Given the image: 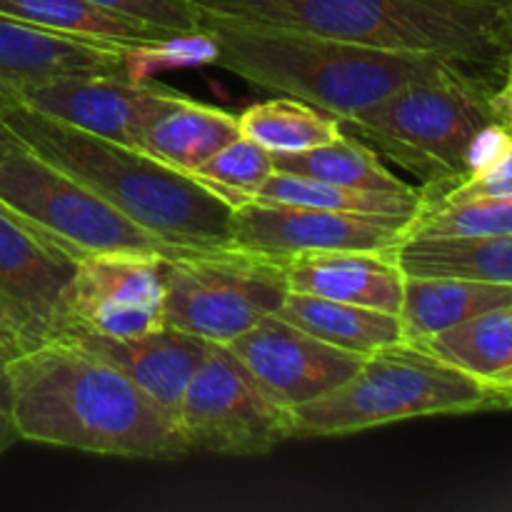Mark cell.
<instances>
[{
	"mask_svg": "<svg viewBox=\"0 0 512 512\" xmlns=\"http://www.w3.org/2000/svg\"><path fill=\"white\" fill-rule=\"evenodd\" d=\"M415 345L475 378L493 380L512 368V308L470 318Z\"/></svg>",
	"mask_w": 512,
	"mask_h": 512,
	"instance_id": "cell-26",
	"label": "cell"
},
{
	"mask_svg": "<svg viewBox=\"0 0 512 512\" xmlns=\"http://www.w3.org/2000/svg\"><path fill=\"white\" fill-rule=\"evenodd\" d=\"M288 290L318 295L338 303L400 313L405 273L385 250H338L298 255L283 263Z\"/></svg>",
	"mask_w": 512,
	"mask_h": 512,
	"instance_id": "cell-17",
	"label": "cell"
},
{
	"mask_svg": "<svg viewBox=\"0 0 512 512\" xmlns=\"http://www.w3.org/2000/svg\"><path fill=\"white\" fill-rule=\"evenodd\" d=\"M512 308V285L468 278H420L405 275L400 328L403 340L420 343L478 315Z\"/></svg>",
	"mask_w": 512,
	"mask_h": 512,
	"instance_id": "cell-18",
	"label": "cell"
},
{
	"mask_svg": "<svg viewBox=\"0 0 512 512\" xmlns=\"http://www.w3.org/2000/svg\"><path fill=\"white\" fill-rule=\"evenodd\" d=\"M15 353H18V348H15L13 343H8V340L0 338V368H3V365L8 363L10 355H15Z\"/></svg>",
	"mask_w": 512,
	"mask_h": 512,
	"instance_id": "cell-36",
	"label": "cell"
},
{
	"mask_svg": "<svg viewBox=\"0 0 512 512\" xmlns=\"http://www.w3.org/2000/svg\"><path fill=\"white\" fill-rule=\"evenodd\" d=\"M90 3L170 35L195 33L203 23V13L193 0H90Z\"/></svg>",
	"mask_w": 512,
	"mask_h": 512,
	"instance_id": "cell-29",
	"label": "cell"
},
{
	"mask_svg": "<svg viewBox=\"0 0 512 512\" xmlns=\"http://www.w3.org/2000/svg\"><path fill=\"white\" fill-rule=\"evenodd\" d=\"M0 203L78 258L93 253H140L175 260L195 253L140 228L88 185L23 145L0 160Z\"/></svg>",
	"mask_w": 512,
	"mask_h": 512,
	"instance_id": "cell-7",
	"label": "cell"
},
{
	"mask_svg": "<svg viewBox=\"0 0 512 512\" xmlns=\"http://www.w3.org/2000/svg\"><path fill=\"white\" fill-rule=\"evenodd\" d=\"M68 75H125V48L50 33L0 13V103L30 85Z\"/></svg>",
	"mask_w": 512,
	"mask_h": 512,
	"instance_id": "cell-15",
	"label": "cell"
},
{
	"mask_svg": "<svg viewBox=\"0 0 512 512\" xmlns=\"http://www.w3.org/2000/svg\"><path fill=\"white\" fill-rule=\"evenodd\" d=\"M285 295L280 260L240 248L203 250L165 265L163 318L180 333L228 345L265 315L278 313Z\"/></svg>",
	"mask_w": 512,
	"mask_h": 512,
	"instance_id": "cell-8",
	"label": "cell"
},
{
	"mask_svg": "<svg viewBox=\"0 0 512 512\" xmlns=\"http://www.w3.org/2000/svg\"><path fill=\"white\" fill-rule=\"evenodd\" d=\"M20 440L135 460L188 455L173 415L125 373L65 338L23 348L5 363Z\"/></svg>",
	"mask_w": 512,
	"mask_h": 512,
	"instance_id": "cell-1",
	"label": "cell"
},
{
	"mask_svg": "<svg viewBox=\"0 0 512 512\" xmlns=\"http://www.w3.org/2000/svg\"><path fill=\"white\" fill-rule=\"evenodd\" d=\"M510 35H512V8H510Z\"/></svg>",
	"mask_w": 512,
	"mask_h": 512,
	"instance_id": "cell-38",
	"label": "cell"
},
{
	"mask_svg": "<svg viewBox=\"0 0 512 512\" xmlns=\"http://www.w3.org/2000/svg\"><path fill=\"white\" fill-rule=\"evenodd\" d=\"M200 28L218 45L213 65L270 93L305 100L340 120L453 63L438 55L368 48L213 15H203Z\"/></svg>",
	"mask_w": 512,
	"mask_h": 512,
	"instance_id": "cell-4",
	"label": "cell"
},
{
	"mask_svg": "<svg viewBox=\"0 0 512 512\" xmlns=\"http://www.w3.org/2000/svg\"><path fill=\"white\" fill-rule=\"evenodd\" d=\"M288 323L298 325L323 343L358 355H370L403 340L400 318L383 310L363 308V305L338 303V300L318 298L308 293L288 290L278 313Z\"/></svg>",
	"mask_w": 512,
	"mask_h": 512,
	"instance_id": "cell-21",
	"label": "cell"
},
{
	"mask_svg": "<svg viewBox=\"0 0 512 512\" xmlns=\"http://www.w3.org/2000/svg\"><path fill=\"white\" fill-rule=\"evenodd\" d=\"M255 200L310 205V208H328L340 210V213L418 218L425 210V205H428V193H425V188L408 190V193H378V190L345 188V185L323 183V180L300 178V175L278 173L275 170L265 180L263 188L258 190Z\"/></svg>",
	"mask_w": 512,
	"mask_h": 512,
	"instance_id": "cell-24",
	"label": "cell"
},
{
	"mask_svg": "<svg viewBox=\"0 0 512 512\" xmlns=\"http://www.w3.org/2000/svg\"><path fill=\"white\" fill-rule=\"evenodd\" d=\"M490 123L488 83L468 65L445 63L343 120V128L418 175L433 195L465 178L470 145Z\"/></svg>",
	"mask_w": 512,
	"mask_h": 512,
	"instance_id": "cell-6",
	"label": "cell"
},
{
	"mask_svg": "<svg viewBox=\"0 0 512 512\" xmlns=\"http://www.w3.org/2000/svg\"><path fill=\"white\" fill-rule=\"evenodd\" d=\"M498 83H488V103L495 123L505 125L512 133V45L495 68Z\"/></svg>",
	"mask_w": 512,
	"mask_h": 512,
	"instance_id": "cell-31",
	"label": "cell"
},
{
	"mask_svg": "<svg viewBox=\"0 0 512 512\" xmlns=\"http://www.w3.org/2000/svg\"><path fill=\"white\" fill-rule=\"evenodd\" d=\"M15 148H20V143L15 140V135L10 133V130L5 128L3 123H0V160H3L5 155H8L10 150H15Z\"/></svg>",
	"mask_w": 512,
	"mask_h": 512,
	"instance_id": "cell-34",
	"label": "cell"
},
{
	"mask_svg": "<svg viewBox=\"0 0 512 512\" xmlns=\"http://www.w3.org/2000/svg\"><path fill=\"white\" fill-rule=\"evenodd\" d=\"M395 260L405 275L512 285V235H410Z\"/></svg>",
	"mask_w": 512,
	"mask_h": 512,
	"instance_id": "cell-19",
	"label": "cell"
},
{
	"mask_svg": "<svg viewBox=\"0 0 512 512\" xmlns=\"http://www.w3.org/2000/svg\"><path fill=\"white\" fill-rule=\"evenodd\" d=\"M178 100H183L178 90L148 80L135 83L125 75H68L30 85L8 103H20L70 128L138 148L143 130Z\"/></svg>",
	"mask_w": 512,
	"mask_h": 512,
	"instance_id": "cell-13",
	"label": "cell"
},
{
	"mask_svg": "<svg viewBox=\"0 0 512 512\" xmlns=\"http://www.w3.org/2000/svg\"><path fill=\"white\" fill-rule=\"evenodd\" d=\"M512 408L500 385L480 380L420 345L400 340L365 355L358 373L323 398L293 408L295 435H350L428 415Z\"/></svg>",
	"mask_w": 512,
	"mask_h": 512,
	"instance_id": "cell-5",
	"label": "cell"
},
{
	"mask_svg": "<svg viewBox=\"0 0 512 512\" xmlns=\"http://www.w3.org/2000/svg\"><path fill=\"white\" fill-rule=\"evenodd\" d=\"M203 15L495 70L512 5L488 0H193Z\"/></svg>",
	"mask_w": 512,
	"mask_h": 512,
	"instance_id": "cell-3",
	"label": "cell"
},
{
	"mask_svg": "<svg viewBox=\"0 0 512 512\" xmlns=\"http://www.w3.org/2000/svg\"><path fill=\"white\" fill-rule=\"evenodd\" d=\"M238 123L240 135L270 153H303L340 138L345 130L333 113L288 95L250 105L238 115Z\"/></svg>",
	"mask_w": 512,
	"mask_h": 512,
	"instance_id": "cell-25",
	"label": "cell"
},
{
	"mask_svg": "<svg viewBox=\"0 0 512 512\" xmlns=\"http://www.w3.org/2000/svg\"><path fill=\"white\" fill-rule=\"evenodd\" d=\"M490 383H495V385H500V388L505 390V393L510 395L512 398V368H508V370H503V373H498L495 375L493 380H490Z\"/></svg>",
	"mask_w": 512,
	"mask_h": 512,
	"instance_id": "cell-35",
	"label": "cell"
},
{
	"mask_svg": "<svg viewBox=\"0 0 512 512\" xmlns=\"http://www.w3.org/2000/svg\"><path fill=\"white\" fill-rule=\"evenodd\" d=\"M273 165L278 173L323 180V183L345 185V188L378 190V193L415 190V185L405 183L380 160L378 150L345 130L340 138L303 150V153H273Z\"/></svg>",
	"mask_w": 512,
	"mask_h": 512,
	"instance_id": "cell-23",
	"label": "cell"
},
{
	"mask_svg": "<svg viewBox=\"0 0 512 512\" xmlns=\"http://www.w3.org/2000/svg\"><path fill=\"white\" fill-rule=\"evenodd\" d=\"M78 260L0 203V308L18 333L20 350L58 333L65 290Z\"/></svg>",
	"mask_w": 512,
	"mask_h": 512,
	"instance_id": "cell-12",
	"label": "cell"
},
{
	"mask_svg": "<svg viewBox=\"0 0 512 512\" xmlns=\"http://www.w3.org/2000/svg\"><path fill=\"white\" fill-rule=\"evenodd\" d=\"M238 135V115L183 95L143 130L138 148L190 175Z\"/></svg>",
	"mask_w": 512,
	"mask_h": 512,
	"instance_id": "cell-20",
	"label": "cell"
},
{
	"mask_svg": "<svg viewBox=\"0 0 512 512\" xmlns=\"http://www.w3.org/2000/svg\"><path fill=\"white\" fill-rule=\"evenodd\" d=\"M0 338L8 340V343H13L15 348L20 350V340H18V333H15L13 323L8 320V315L3 313V308H0Z\"/></svg>",
	"mask_w": 512,
	"mask_h": 512,
	"instance_id": "cell-33",
	"label": "cell"
},
{
	"mask_svg": "<svg viewBox=\"0 0 512 512\" xmlns=\"http://www.w3.org/2000/svg\"><path fill=\"white\" fill-rule=\"evenodd\" d=\"M0 123L23 148L88 185L165 243L195 253L235 248L233 205L143 148L70 128L20 103H0Z\"/></svg>",
	"mask_w": 512,
	"mask_h": 512,
	"instance_id": "cell-2",
	"label": "cell"
},
{
	"mask_svg": "<svg viewBox=\"0 0 512 512\" xmlns=\"http://www.w3.org/2000/svg\"><path fill=\"white\" fill-rule=\"evenodd\" d=\"M225 348L288 410L340 388L363 365V355L323 343L275 313Z\"/></svg>",
	"mask_w": 512,
	"mask_h": 512,
	"instance_id": "cell-14",
	"label": "cell"
},
{
	"mask_svg": "<svg viewBox=\"0 0 512 512\" xmlns=\"http://www.w3.org/2000/svg\"><path fill=\"white\" fill-rule=\"evenodd\" d=\"M273 173V153L255 140L238 135L190 175L228 205L240 208L255 200L258 190Z\"/></svg>",
	"mask_w": 512,
	"mask_h": 512,
	"instance_id": "cell-27",
	"label": "cell"
},
{
	"mask_svg": "<svg viewBox=\"0 0 512 512\" xmlns=\"http://www.w3.org/2000/svg\"><path fill=\"white\" fill-rule=\"evenodd\" d=\"M488 3H498V5H512V0H488Z\"/></svg>",
	"mask_w": 512,
	"mask_h": 512,
	"instance_id": "cell-37",
	"label": "cell"
},
{
	"mask_svg": "<svg viewBox=\"0 0 512 512\" xmlns=\"http://www.w3.org/2000/svg\"><path fill=\"white\" fill-rule=\"evenodd\" d=\"M20 435L15 430L13 410H10V390H8V378H5V365L0 368V455L10 448L13 443H18Z\"/></svg>",
	"mask_w": 512,
	"mask_h": 512,
	"instance_id": "cell-32",
	"label": "cell"
},
{
	"mask_svg": "<svg viewBox=\"0 0 512 512\" xmlns=\"http://www.w3.org/2000/svg\"><path fill=\"white\" fill-rule=\"evenodd\" d=\"M415 218L340 213L310 205L250 200L233 213V245L285 263L298 255L338 250L393 253L410 235Z\"/></svg>",
	"mask_w": 512,
	"mask_h": 512,
	"instance_id": "cell-10",
	"label": "cell"
},
{
	"mask_svg": "<svg viewBox=\"0 0 512 512\" xmlns=\"http://www.w3.org/2000/svg\"><path fill=\"white\" fill-rule=\"evenodd\" d=\"M410 235H512V195L425 205L413 220Z\"/></svg>",
	"mask_w": 512,
	"mask_h": 512,
	"instance_id": "cell-28",
	"label": "cell"
},
{
	"mask_svg": "<svg viewBox=\"0 0 512 512\" xmlns=\"http://www.w3.org/2000/svg\"><path fill=\"white\" fill-rule=\"evenodd\" d=\"M175 425L188 453L265 455L293 438V410L270 398L225 345L208 350L185 388Z\"/></svg>",
	"mask_w": 512,
	"mask_h": 512,
	"instance_id": "cell-9",
	"label": "cell"
},
{
	"mask_svg": "<svg viewBox=\"0 0 512 512\" xmlns=\"http://www.w3.org/2000/svg\"><path fill=\"white\" fill-rule=\"evenodd\" d=\"M165 265L168 260L140 253L83 255L65 290L58 333L85 330L105 338H135L160 330Z\"/></svg>",
	"mask_w": 512,
	"mask_h": 512,
	"instance_id": "cell-11",
	"label": "cell"
},
{
	"mask_svg": "<svg viewBox=\"0 0 512 512\" xmlns=\"http://www.w3.org/2000/svg\"><path fill=\"white\" fill-rule=\"evenodd\" d=\"M55 338L70 340L98 358L108 360L140 390H145L165 413L173 415V420L190 378L213 348L208 340L180 333L168 325L135 338H105L85 330H63Z\"/></svg>",
	"mask_w": 512,
	"mask_h": 512,
	"instance_id": "cell-16",
	"label": "cell"
},
{
	"mask_svg": "<svg viewBox=\"0 0 512 512\" xmlns=\"http://www.w3.org/2000/svg\"><path fill=\"white\" fill-rule=\"evenodd\" d=\"M512 195V143L510 148L480 173L468 175L460 183L428 195V205L445 203H468V200L485 198H510Z\"/></svg>",
	"mask_w": 512,
	"mask_h": 512,
	"instance_id": "cell-30",
	"label": "cell"
},
{
	"mask_svg": "<svg viewBox=\"0 0 512 512\" xmlns=\"http://www.w3.org/2000/svg\"><path fill=\"white\" fill-rule=\"evenodd\" d=\"M0 13L38 25L50 33L98 40V43L120 45V48H135V45L173 38L163 30L98 8L90 0H0Z\"/></svg>",
	"mask_w": 512,
	"mask_h": 512,
	"instance_id": "cell-22",
	"label": "cell"
}]
</instances>
